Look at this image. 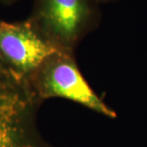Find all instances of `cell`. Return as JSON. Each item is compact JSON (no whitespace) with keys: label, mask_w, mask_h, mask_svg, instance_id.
<instances>
[{"label":"cell","mask_w":147,"mask_h":147,"mask_svg":"<svg viewBox=\"0 0 147 147\" xmlns=\"http://www.w3.org/2000/svg\"><path fill=\"white\" fill-rule=\"evenodd\" d=\"M100 20V4L96 0H34L27 21L56 51L74 55Z\"/></svg>","instance_id":"obj_1"},{"label":"cell","mask_w":147,"mask_h":147,"mask_svg":"<svg viewBox=\"0 0 147 147\" xmlns=\"http://www.w3.org/2000/svg\"><path fill=\"white\" fill-rule=\"evenodd\" d=\"M56 51L29 21H0V57L16 77L26 80L43 61Z\"/></svg>","instance_id":"obj_4"},{"label":"cell","mask_w":147,"mask_h":147,"mask_svg":"<svg viewBox=\"0 0 147 147\" xmlns=\"http://www.w3.org/2000/svg\"><path fill=\"white\" fill-rule=\"evenodd\" d=\"M41 102L24 81H0V147H52L39 136L35 114Z\"/></svg>","instance_id":"obj_3"},{"label":"cell","mask_w":147,"mask_h":147,"mask_svg":"<svg viewBox=\"0 0 147 147\" xmlns=\"http://www.w3.org/2000/svg\"><path fill=\"white\" fill-rule=\"evenodd\" d=\"M41 102L62 98L83 105L110 119L116 113L105 104L80 72L74 55L55 52L26 80Z\"/></svg>","instance_id":"obj_2"},{"label":"cell","mask_w":147,"mask_h":147,"mask_svg":"<svg viewBox=\"0 0 147 147\" xmlns=\"http://www.w3.org/2000/svg\"><path fill=\"white\" fill-rule=\"evenodd\" d=\"M2 1L6 2V3H11V2H13V1H15V0H2Z\"/></svg>","instance_id":"obj_7"},{"label":"cell","mask_w":147,"mask_h":147,"mask_svg":"<svg viewBox=\"0 0 147 147\" xmlns=\"http://www.w3.org/2000/svg\"><path fill=\"white\" fill-rule=\"evenodd\" d=\"M11 74H13L11 73L10 70L7 68V66L4 65L3 61H2V59L0 57V79L6 78V77L11 75Z\"/></svg>","instance_id":"obj_5"},{"label":"cell","mask_w":147,"mask_h":147,"mask_svg":"<svg viewBox=\"0 0 147 147\" xmlns=\"http://www.w3.org/2000/svg\"><path fill=\"white\" fill-rule=\"evenodd\" d=\"M100 5L102 4H107V3H113V2H115L116 0H96Z\"/></svg>","instance_id":"obj_6"}]
</instances>
